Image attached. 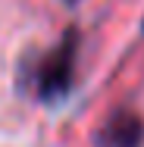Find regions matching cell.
Returning a JSON list of instances; mask_svg holds the SVG:
<instances>
[{
  "label": "cell",
  "instance_id": "obj_3",
  "mask_svg": "<svg viewBox=\"0 0 144 147\" xmlns=\"http://www.w3.org/2000/svg\"><path fill=\"white\" fill-rule=\"evenodd\" d=\"M66 3H78V0H66Z\"/></svg>",
  "mask_w": 144,
  "mask_h": 147
},
{
  "label": "cell",
  "instance_id": "obj_2",
  "mask_svg": "<svg viewBox=\"0 0 144 147\" xmlns=\"http://www.w3.org/2000/svg\"><path fill=\"white\" fill-rule=\"evenodd\" d=\"M94 144L97 147H141L144 144V119L128 107L116 110L100 125V131L94 135Z\"/></svg>",
  "mask_w": 144,
  "mask_h": 147
},
{
  "label": "cell",
  "instance_id": "obj_1",
  "mask_svg": "<svg viewBox=\"0 0 144 147\" xmlns=\"http://www.w3.org/2000/svg\"><path fill=\"white\" fill-rule=\"evenodd\" d=\"M78 44H82V31L66 28L47 53H38L31 59V66L22 69L28 91L41 103H63V100H69V94L75 88Z\"/></svg>",
  "mask_w": 144,
  "mask_h": 147
}]
</instances>
